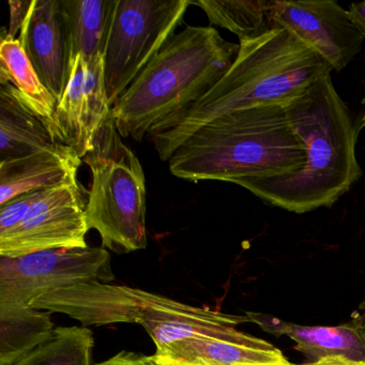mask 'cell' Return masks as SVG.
I'll return each instance as SVG.
<instances>
[{
  "instance_id": "cell-1",
  "label": "cell",
  "mask_w": 365,
  "mask_h": 365,
  "mask_svg": "<svg viewBox=\"0 0 365 365\" xmlns=\"http://www.w3.org/2000/svg\"><path fill=\"white\" fill-rule=\"evenodd\" d=\"M227 73L193 106L158 125L151 140L162 161L202 125L224 115L258 106H285L332 69L286 29L240 41Z\"/></svg>"
},
{
  "instance_id": "cell-2",
  "label": "cell",
  "mask_w": 365,
  "mask_h": 365,
  "mask_svg": "<svg viewBox=\"0 0 365 365\" xmlns=\"http://www.w3.org/2000/svg\"><path fill=\"white\" fill-rule=\"evenodd\" d=\"M307 148L304 166L274 178L247 181L240 187L289 212L332 207L362 175L356 159L360 121L335 91L331 73L318 78L284 106Z\"/></svg>"
},
{
  "instance_id": "cell-3",
  "label": "cell",
  "mask_w": 365,
  "mask_h": 365,
  "mask_svg": "<svg viewBox=\"0 0 365 365\" xmlns=\"http://www.w3.org/2000/svg\"><path fill=\"white\" fill-rule=\"evenodd\" d=\"M307 148L285 108L237 110L202 125L170 159V170L185 180L242 183L298 172Z\"/></svg>"
},
{
  "instance_id": "cell-4",
  "label": "cell",
  "mask_w": 365,
  "mask_h": 365,
  "mask_svg": "<svg viewBox=\"0 0 365 365\" xmlns=\"http://www.w3.org/2000/svg\"><path fill=\"white\" fill-rule=\"evenodd\" d=\"M239 48L211 26H187L170 38L113 106L121 138L140 142L193 106L227 73Z\"/></svg>"
},
{
  "instance_id": "cell-5",
  "label": "cell",
  "mask_w": 365,
  "mask_h": 365,
  "mask_svg": "<svg viewBox=\"0 0 365 365\" xmlns=\"http://www.w3.org/2000/svg\"><path fill=\"white\" fill-rule=\"evenodd\" d=\"M91 187L85 207L89 230L117 254L146 249V178L140 160L123 142L112 115L84 158Z\"/></svg>"
},
{
  "instance_id": "cell-6",
  "label": "cell",
  "mask_w": 365,
  "mask_h": 365,
  "mask_svg": "<svg viewBox=\"0 0 365 365\" xmlns=\"http://www.w3.org/2000/svg\"><path fill=\"white\" fill-rule=\"evenodd\" d=\"M190 6V0H117L104 57L112 108L176 35Z\"/></svg>"
},
{
  "instance_id": "cell-7",
  "label": "cell",
  "mask_w": 365,
  "mask_h": 365,
  "mask_svg": "<svg viewBox=\"0 0 365 365\" xmlns=\"http://www.w3.org/2000/svg\"><path fill=\"white\" fill-rule=\"evenodd\" d=\"M110 254L103 247H63L18 257L0 256V307H31L39 297L88 281L112 283Z\"/></svg>"
},
{
  "instance_id": "cell-8",
  "label": "cell",
  "mask_w": 365,
  "mask_h": 365,
  "mask_svg": "<svg viewBox=\"0 0 365 365\" xmlns=\"http://www.w3.org/2000/svg\"><path fill=\"white\" fill-rule=\"evenodd\" d=\"M85 207L78 181L44 190L23 221L0 235V256L18 257L46 250L88 247Z\"/></svg>"
},
{
  "instance_id": "cell-9",
  "label": "cell",
  "mask_w": 365,
  "mask_h": 365,
  "mask_svg": "<svg viewBox=\"0 0 365 365\" xmlns=\"http://www.w3.org/2000/svg\"><path fill=\"white\" fill-rule=\"evenodd\" d=\"M271 16L277 29L289 31L335 71L345 69L364 42L348 10L333 0H279Z\"/></svg>"
},
{
  "instance_id": "cell-10",
  "label": "cell",
  "mask_w": 365,
  "mask_h": 365,
  "mask_svg": "<svg viewBox=\"0 0 365 365\" xmlns=\"http://www.w3.org/2000/svg\"><path fill=\"white\" fill-rule=\"evenodd\" d=\"M110 113L104 58L86 61L78 56L69 85L46 127L56 142L73 149L83 160L93 150Z\"/></svg>"
},
{
  "instance_id": "cell-11",
  "label": "cell",
  "mask_w": 365,
  "mask_h": 365,
  "mask_svg": "<svg viewBox=\"0 0 365 365\" xmlns=\"http://www.w3.org/2000/svg\"><path fill=\"white\" fill-rule=\"evenodd\" d=\"M18 39L42 84L59 101L76 63L65 0H34Z\"/></svg>"
},
{
  "instance_id": "cell-12",
  "label": "cell",
  "mask_w": 365,
  "mask_h": 365,
  "mask_svg": "<svg viewBox=\"0 0 365 365\" xmlns=\"http://www.w3.org/2000/svg\"><path fill=\"white\" fill-rule=\"evenodd\" d=\"M153 292L101 281L76 284L39 297L31 307L70 316L84 326L136 324Z\"/></svg>"
},
{
  "instance_id": "cell-13",
  "label": "cell",
  "mask_w": 365,
  "mask_h": 365,
  "mask_svg": "<svg viewBox=\"0 0 365 365\" xmlns=\"http://www.w3.org/2000/svg\"><path fill=\"white\" fill-rule=\"evenodd\" d=\"M245 322H250L247 316L192 307L157 294H151L136 319L150 335L157 350L182 339L232 334Z\"/></svg>"
},
{
  "instance_id": "cell-14",
  "label": "cell",
  "mask_w": 365,
  "mask_h": 365,
  "mask_svg": "<svg viewBox=\"0 0 365 365\" xmlns=\"http://www.w3.org/2000/svg\"><path fill=\"white\" fill-rule=\"evenodd\" d=\"M155 354L168 365H259L288 361L272 344L239 330L224 336L175 341Z\"/></svg>"
},
{
  "instance_id": "cell-15",
  "label": "cell",
  "mask_w": 365,
  "mask_h": 365,
  "mask_svg": "<svg viewBox=\"0 0 365 365\" xmlns=\"http://www.w3.org/2000/svg\"><path fill=\"white\" fill-rule=\"evenodd\" d=\"M82 159L63 144L0 163V206L29 192L78 182Z\"/></svg>"
},
{
  "instance_id": "cell-16",
  "label": "cell",
  "mask_w": 365,
  "mask_h": 365,
  "mask_svg": "<svg viewBox=\"0 0 365 365\" xmlns=\"http://www.w3.org/2000/svg\"><path fill=\"white\" fill-rule=\"evenodd\" d=\"M250 322L275 336L286 335L296 343V349L313 359L344 356L365 362V334L356 319L341 326H300L273 316L247 312Z\"/></svg>"
},
{
  "instance_id": "cell-17",
  "label": "cell",
  "mask_w": 365,
  "mask_h": 365,
  "mask_svg": "<svg viewBox=\"0 0 365 365\" xmlns=\"http://www.w3.org/2000/svg\"><path fill=\"white\" fill-rule=\"evenodd\" d=\"M56 142L46 123L23 101L11 84H0V163L46 149Z\"/></svg>"
},
{
  "instance_id": "cell-18",
  "label": "cell",
  "mask_w": 365,
  "mask_h": 365,
  "mask_svg": "<svg viewBox=\"0 0 365 365\" xmlns=\"http://www.w3.org/2000/svg\"><path fill=\"white\" fill-rule=\"evenodd\" d=\"M11 83L24 103L48 125L56 110L54 96L42 84L19 39L3 27L0 34V84Z\"/></svg>"
},
{
  "instance_id": "cell-19",
  "label": "cell",
  "mask_w": 365,
  "mask_h": 365,
  "mask_svg": "<svg viewBox=\"0 0 365 365\" xmlns=\"http://www.w3.org/2000/svg\"><path fill=\"white\" fill-rule=\"evenodd\" d=\"M117 0H65L73 40L74 61L106 57Z\"/></svg>"
},
{
  "instance_id": "cell-20",
  "label": "cell",
  "mask_w": 365,
  "mask_h": 365,
  "mask_svg": "<svg viewBox=\"0 0 365 365\" xmlns=\"http://www.w3.org/2000/svg\"><path fill=\"white\" fill-rule=\"evenodd\" d=\"M52 313L33 307H0V365H10L48 339Z\"/></svg>"
},
{
  "instance_id": "cell-21",
  "label": "cell",
  "mask_w": 365,
  "mask_h": 365,
  "mask_svg": "<svg viewBox=\"0 0 365 365\" xmlns=\"http://www.w3.org/2000/svg\"><path fill=\"white\" fill-rule=\"evenodd\" d=\"M208 16L211 27L227 29L249 41L277 29L271 16L272 0H197L192 1Z\"/></svg>"
},
{
  "instance_id": "cell-22",
  "label": "cell",
  "mask_w": 365,
  "mask_h": 365,
  "mask_svg": "<svg viewBox=\"0 0 365 365\" xmlns=\"http://www.w3.org/2000/svg\"><path fill=\"white\" fill-rule=\"evenodd\" d=\"M95 339L84 327L55 328L51 336L10 365H93Z\"/></svg>"
},
{
  "instance_id": "cell-23",
  "label": "cell",
  "mask_w": 365,
  "mask_h": 365,
  "mask_svg": "<svg viewBox=\"0 0 365 365\" xmlns=\"http://www.w3.org/2000/svg\"><path fill=\"white\" fill-rule=\"evenodd\" d=\"M44 190L29 192L0 206V235L14 230L24 219L34 204L41 197Z\"/></svg>"
},
{
  "instance_id": "cell-24",
  "label": "cell",
  "mask_w": 365,
  "mask_h": 365,
  "mask_svg": "<svg viewBox=\"0 0 365 365\" xmlns=\"http://www.w3.org/2000/svg\"><path fill=\"white\" fill-rule=\"evenodd\" d=\"M33 1H20V0H9L8 6H9L10 11V23L8 34L10 37L16 39V34L22 29L31 7H33Z\"/></svg>"
},
{
  "instance_id": "cell-25",
  "label": "cell",
  "mask_w": 365,
  "mask_h": 365,
  "mask_svg": "<svg viewBox=\"0 0 365 365\" xmlns=\"http://www.w3.org/2000/svg\"><path fill=\"white\" fill-rule=\"evenodd\" d=\"M96 365H168L153 356L138 354L133 351H120L112 358Z\"/></svg>"
},
{
  "instance_id": "cell-26",
  "label": "cell",
  "mask_w": 365,
  "mask_h": 365,
  "mask_svg": "<svg viewBox=\"0 0 365 365\" xmlns=\"http://www.w3.org/2000/svg\"><path fill=\"white\" fill-rule=\"evenodd\" d=\"M348 14L365 39V1L351 4L348 9Z\"/></svg>"
},
{
  "instance_id": "cell-27",
  "label": "cell",
  "mask_w": 365,
  "mask_h": 365,
  "mask_svg": "<svg viewBox=\"0 0 365 365\" xmlns=\"http://www.w3.org/2000/svg\"><path fill=\"white\" fill-rule=\"evenodd\" d=\"M311 365H365V362L349 360L344 356H327L315 362H311Z\"/></svg>"
},
{
  "instance_id": "cell-28",
  "label": "cell",
  "mask_w": 365,
  "mask_h": 365,
  "mask_svg": "<svg viewBox=\"0 0 365 365\" xmlns=\"http://www.w3.org/2000/svg\"><path fill=\"white\" fill-rule=\"evenodd\" d=\"M356 322H358L359 326L361 327V329H362L363 332H364L365 334V309L364 313H363V315L358 316V317L356 318Z\"/></svg>"
},
{
  "instance_id": "cell-29",
  "label": "cell",
  "mask_w": 365,
  "mask_h": 365,
  "mask_svg": "<svg viewBox=\"0 0 365 365\" xmlns=\"http://www.w3.org/2000/svg\"><path fill=\"white\" fill-rule=\"evenodd\" d=\"M259 365H311V363H307V364H292L289 361H286V362L282 363H269V364H259Z\"/></svg>"
},
{
  "instance_id": "cell-30",
  "label": "cell",
  "mask_w": 365,
  "mask_h": 365,
  "mask_svg": "<svg viewBox=\"0 0 365 365\" xmlns=\"http://www.w3.org/2000/svg\"><path fill=\"white\" fill-rule=\"evenodd\" d=\"M363 106H364V113H363L362 118H361L360 120V128L362 129V128L365 127V98L363 99L362 101Z\"/></svg>"
},
{
  "instance_id": "cell-31",
  "label": "cell",
  "mask_w": 365,
  "mask_h": 365,
  "mask_svg": "<svg viewBox=\"0 0 365 365\" xmlns=\"http://www.w3.org/2000/svg\"><path fill=\"white\" fill-rule=\"evenodd\" d=\"M361 309H365V299L364 301H363L362 305H361Z\"/></svg>"
}]
</instances>
